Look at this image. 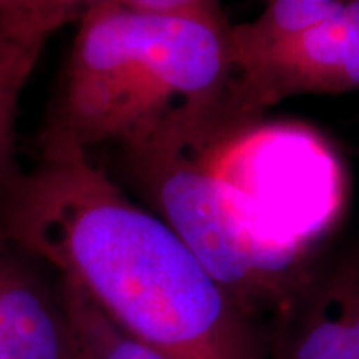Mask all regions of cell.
I'll list each match as a JSON object with an SVG mask.
<instances>
[{
    "instance_id": "13",
    "label": "cell",
    "mask_w": 359,
    "mask_h": 359,
    "mask_svg": "<svg viewBox=\"0 0 359 359\" xmlns=\"http://www.w3.org/2000/svg\"><path fill=\"white\" fill-rule=\"evenodd\" d=\"M100 0H52L50 2V20L56 28L70 22L74 16H80L84 8Z\"/></svg>"
},
{
    "instance_id": "2",
    "label": "cell",
    "mask_w": 359,
    "mask_h": 359,
    "mask_svg": "<svg viewBox=\"0 0 359 359\" xmlns=\"http://www.w3.org/2000/svg\"><path fill=\"white\" fill-rule=\"evenodd\" d=\"M226 16H162L110 0L80 13L46 130L82 148L134 140L180 110L218 108L230 82Z\"/></svg>"
},
{
    "instance_id": "12",
    "label": "cell",
    "mask_w": 359,
    "mask_h": 359,
    "mask_svg": "<svg viewBox=\"0 0 359 359\" xmlns=\"http://www.w3.org/2000/svg\"><path fill=\"white\" fill-rule=\"evenodd\" d=\"M50 2L52 0H22L20 18L13 20V22H6V20H0V22L25 26V28H30V30H34V32H39V34L48 39L52 32L58 30L50 20Z\"/></svg>"
},
{
    "instance_id": "9",
    "label": "cell",
    "mask_w": 359,
    "mask_h": 359,
    "mask_svg": "<svg viewBox=\"0 0 359 359\" xmlns=\"http://www.w3.org/2000/svg\"><path fill=\"white\" fill-rule=\"evenodd\" d=\"M46 36L0 22V192L18 174L14 138L18 104Z\"/></svg>"
},
{
    "instance_id": "4",
    "label": "cell",
    "mask_w": 359,
    "mask_h": 359,
    "mask_svg": "<svg viewBox=\"0 0 359 359\" xmlns=\"http://www.w3.org/2000/svg\"><path fill=\"white\" fill-rule=\"evenodd\" d=\"M202 134H196L184 116L172 114L120 144L124 170L156 216L250 318L276 311L302 283L290 282L231 214L200 154Z\"/></svg>"
},
{
    "instance_id": "1",
    "label": "cell",
    "mask_w": 359,
    "mask_h": 359,
    "mask_svg": "<svg viewBox=\"0 0 359 359\" xmlns=\"http://www.w3.org/2000/svg\"><path fill=\"white\" fill-rule=\"evenodd\" d=\"M0 238L170 358L266 359L250 316L192 250L60 132L44 130L36 166L0 192Z\"/></svg>"
},
{
    "instance_id": "14",
    "label": "cell",
    "mask_w": 359,
    "mask_h": 359,
    "mask_svg": "<svg viewBox=\"0 0 359 359\" xmlns=\"http://www.w3.org/2000/svg\"><path fill=\"white\" fill-rule=\"evenodd\" d=\"M22 13V0H0V20L13 22Z\"/></svg>"
},
{
    "instance_id": "7",
    "label": "cell",
    "mask_w": 359,
    "mask_h": 359,
    "mask_svg": "<svg viewBox=\"0 0 359 359\" xmlns=\"http://www.w3.org/2000/svg\"><path fill=\"white\" fill-rule=\"evenodd\" d=\"M0 238V335L16 359H78L60 290Z\"/></svg>"
},
{
    "instance_id": "11",
    "label": "cell",
    "mask_w": 359,
    "mask_h": 359,
    "mask_svg": "<svg viewBox=\"0 0 359 359\" xmlns=\"http://www.w3.org/2000/svg\"><path fill=\"white\" fill-rule=\"evenodd\" d=\"M128 11L162 16H224L219 0H110Z\"/></svg>"
},
{
    "instance_id": "10",
    "label": "cell",
    "mask_w": 359,
    "mask_h": 359,
    "mask_svg": "<svg viewBox=\"0 0 359 359\" xmlns=\"http://www.w3.org/2000/svg\"><path fill=\"white\" fill-rule=\"evenodd\" d=\"M78 359H174L118 327L78 285L58 278Z\"/></svg>"
},
{
    "instance_id": "8",
    "label": "cell",
    "mask_w": 359,
    "mask_h": 359,
    "mask_svg": "<svg viewBox=\"0 0 359 359\" xmlns=\"http://www.w3.org/2000/svg\"><path fill=\"white\" fill-rule=\"evenodd\" d=\"M347 0H266L254 20L228 26L230 76L257 62L269 50L341 11Z\"/></svg>"
},
{
    "instance_id": "6",
    "label": "cell",
    "mask_w": 359,
    "mask_h": 359,
    "mask_svg": "<svg viewBox=\"0 0 359 359\" xmlns=\"http://www.w3.org/2000/svg\"><path fill=\"white\" fill-rule=\"evenodd\" d=\"M359 248L325 256L276 309L271 359H359Z\"/></svg>"
},
{
    "instance_id": "15",
    "label": "cell",
    "mask_w": 359,
    "mask_h": 359,
    "mask_svg": "<svg viewBox=\"0 0 359 359\" xmlns=\"http://www.w3.org/2000/svg\"><path fill=\"white\" fill-rule=\"evenodd\" d=\"M0 359H16L14 358L13 351H11L8 344L4 341V337H2V335H0Z\"/></svg>"
},
{
    "instance_id": "5",
    "label": "cell",
    "mask_w": 359,
    "mask_h": 359,
    "mask_svg": "<svg viewBox=\"0 0 359 359\" xmlns=\"http://www.w3.org/2000/svg\"><path fill=\"white\" fill-rule=\"evenodd\" d=\"M359 90V0L233 72L224 96L230 122L256 120L294 96Z\"/></svg>"
},
{
    "instance_id": "3",
    "label": "cell",
    "mask_w": 359,
    "mask_h": 359,
    "mask_svg": "<svg viewBox=\"0 0 359 359\" xmlns=\"http://www.w3.org/2000/svg\"><path fill=\"white\" fill-rule=\"evenodd\" d=\"M200 154L257 248L290 282H306L347 205L346 164L327 138L304 122L218 120Z\"/></svg>"
}]
</instances>
